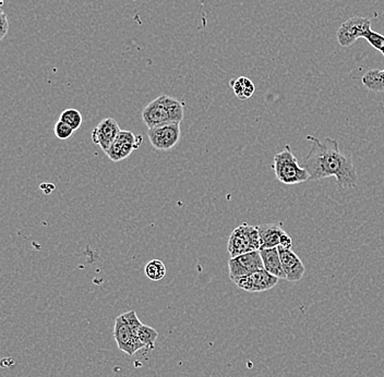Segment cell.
I'll use <instances>...</instances> for the list:
<instances>
[{
  "label": "cell",
  "mask_w": 384,
  "mask_h": 377,
  "mask_svg": "<svg viewBox=\"0 0 384 377\" xmlns=\"http://www.w3.org/2000/svg\"><path fill=\"white\" fill-rule=\"evenodd\" d=\"M280 279L273 276L272 273L265 269L254 271L248 276L235 280V284L240 289L245 290L247 293H259L272 289L278 284Z\"/></svg>",
  "instance_id": "obj_10"
},
{
  "label": "cell",
  "mask_w": 384,
  "mask_h": 377,
  "mask_svg": "<svg viewBox=\"0 0 384 377\" xmlns=\"http://www.w3.org/2000/svg\"><path fill=\"white\" fill-rule=\"evenodd\" d=\"M363 38H365L374 49L379 51L380 53H384V35L380 34V33L378 32H374V29H370L368 32L365 33Z\"/></svg>",
  "instance_id": "obj_20"
},
{
  "label": "cell",
  "mask_w": 384,
  "mask_h": 377,
  "mask_svg": "<svg viewBox=\"0 0 384 377\" xmlns=\"http://www.w3.org/2000/svg\"><path fill=\"white\" fill-rule=\"evenodd\" d=\"M280 247H285V249H291L293 247V241H291V236H288L287 234H284L283 238H282Z\"/></svg>",
  "instance_id": "obj_24"
},
{
  "label": "cell",
  "mask_w": 384,
  "mask_h": 377,
  "mask_svg": "<svg viewBox=\"0 0 384 377\" xmlns=\"http://www.w3.org/2000/svg\"><path fill=\"white\" fill-rule=\"evenodd\" d=\"M311 142L312 147L304 157V168L309 173V180L335 177L339 188H354L358 181L357 173L350 155L339 151V143L331 138H323L322 141L315 136H306Z\"/></svg>",
  "instance_id": "obj_1"
},
{
  "label": "cell",
  "mask_w": 384,
  "mask_h": 377,
  "mask_svg": "<svg viewBox=\"0 0 384 377\" xmlns=\"http://www.w3.org/2000/svg\"><path fill=\"white\" fill-rule=\"evenodd\" d=\"M260 253L263 260L264 269L272 273L273 276L278 277V279H286L278 247L263 249L260 250Z\"/></svg>",
  "instance_id": "obj_14"
},
{
  "label": "cell",
  "mask_w": 384,
  "mask_h": 377,
  "mask_svg": "<svg viewBox=\"0 0 384 377\" xmlns=\"http://www.w3.org/2000/svg\"><path fill=\"white\" fill-rule=\"evenodd\" d=\"M143 143L142 136H136L131 131L121 130L110 149L105 153L112 162H118L130 156L132 151Z\"/></svg>",
  "instance_id": "obj_8"
},
{
  "label": "cell",
  "mask_w": 384,
  "mask_h": 377,
  "mask_svg": "<svg viewBox=\"0 0 384 377\" xmlns=\"http://www.w3.org/2000/svg\"><path fill=\"white\" fill-rule=\"evenodd\" d=\"M272 169L278 180L284 184H302L310 178L307 169L299 165L289 145H286L283 151L275 155Z\"/></svg>",
  "instance_id": "obj_3"
},
{
  "label": "cell",
  "mask_w": 384,
  "mask_h": 377,
  "mask_svg": "<svg viewBox=\"0 0 384 377\" xmlns=\"http://www.w3.org/2000/svg\"><path fill=\"white\" fill-rule=\"evenodd\" d=\"M120 127L114 118H106L101 120L99 125L94 127L92 132V141L101 147V151L106 153L112 147L120 133Z\"/></svg>",
  "instance_id": "obj_11"
},
{
  "label": "cell",
  "mask_w": 384,
  "mask_h": 377,
  "mask_svg": "<svg viewBox=\"0 0 384 377\" xmlns=\"http://www.w3.org/2000/svg\"><path fill=\"white\" fill-rule=\"evenodd\" d=\"M112 335H114V339L117 343L118 349L125 354H129V356H134L136 351L144 348V345L140 343V340L131 330L130 326H129L123 315L118 316L117 319H115V326H114Z\"/></svg>",
  "instance_id": "obj_9"
},
{
  "label": "cell",
  "mask_w": 384,
  "mask_h": 377,
  "mask_svg": "<svg viewBox=\"0 0 384 377\" xmlns=\"http://www.w3.org/2000/svg\"><path fill=\"white\" fill-rule=\"evenodd\" d=\"M258 250H260L259 226H251L243 223L234 229L227 245L230 258Z\"/></svg>",
  "instance_id": "obj_4"
},
{
  "label": "cell",
  "mask_w": 384,
  "mask_h": 377,
  "mask_svg": "<svg viewBox=\"0 0 384 377\" xmlns=\"http://www.w3.org/2000/svg\"><path fill=\"white\" fill-rule=\"evenodd\" d=\"M278 249L283 271L285 273L286 280L291 282H299L306 273V267H304L302 260L291 249H285L282 247H278Z\"/></svg>",
  "instance_id": "obj_12"
},
{
  "label": "cell",
  "mask_w": 384,
  "mask_h": 377,
  "mask_svg": "<svg viewBox=\"0 0 384 377\" xmlns=\"http://www.w3.org/2000/svg\"><path fill=\"white\" fill-rule=\"evenodd\" d=\"M228 269H230V278L232 282L248 276L254 271L263 269V260L260 250L245 253L236 258H230L228 260Z\"/></svg>",
  "instance_id": "obj_7"
},
{
  "label": "cell",
  "mask_w": 384,
  "mask_h": 377,
  "mask_svg": "<svg viewBox=\"0 0 384 377\" xmlns=\"http://www.w3.org/2000/svg\"><path fill=\"white\" fill-rule=\"evenodd\" d=\"M0 22H1V34H0V40H3L7 33L9 32V20L7 14L1 10L0 14Z\"/></svg>",
  "instance_id": "obj_23"
},
{
  "label": "cell",
  "mask_w": 384,
  "mask_h": 377,
  "mask_svg": "<svg viewBox=\"0 0 384 377\" xmlns=\"http://www.w3.org/2000/svg\"><path fill=\"white\" fill-rule=\"evenodd\" d=\"M184 116V104L168 95L155 99L142 112L144 125L149 129L166 123H182Z\"/></svg>",
  "instance_id": "obj_2"
},
{
  "label": "cell",
  "mask_w": 384,
  "mask_h": 377,
  "mask_svg": "<svg viewBox=\"0 0 384 377\" xmlns=\"http://www.w3.org/2000/svg\"><path fill=\"white\" fill-rule=\"evenodd\" d=\"M370 29V19L359 16H352L341 24L336 32V38L341 47H350L360 38H363Z\"/></svg>",
  "instance_id": "obj_5"
},
{
  "label": "cell",
  "mask_w": 384,
  "mask_h": 377,
  "mask_svg": "<svg viewBox=\"0 0 384 377\" xmlns=\"http://www.w3.org/2000/svg\"><path fill=\"white\" fill-rule=\"evenodd\" d=\"M285 234L280 225L265 223L259 226L260 250L280 247L282 238Z\"/></svg>",
  "instance_id": "obj_13"
},
{
  "label": "cell",
  "mask_w": 384,
  "mask_h": 377,
  "mask_svg": "<svg viewBox=\"0 0 384 377\" xmlns=\"http://www.w3.org/2000/svg\"><path fill=\"white\" fill-rule=\"evenodd\" d=\"M73 132H75V130L70 125L62 123L60 120L57 121L55 127H53V133H55V136L59 140H68V138H71Z\"/></svg>",
  "instance_id": "obj_21"
},
{
  "label": "cell",
  "mask_w": 384,
  "mask_h": 377,
  "mask_svg": "<svg viewBox=\"0 0 384 377\" xmlns=\"http://www.w3.org/2000/svg\"><path fill=\"white\" fill-rule=\"evenodd\" d=\"M363 84L365 88L374 93L384 92V69H372L365 72L363 77Z\"/></svg>",
  "instance_id": "obj_16"
},
{
  "label": "cell",
  "mask_w": 384,
  "mask_h": 377,
  "mask_svg": "<svg viewBox=\"0 0 384 377\" xmlns=\"http://www.w3.org/2000/svg\"><path fill=\"white\" fill-rule=\"evenodd\" d=\"M144 271L147 278L151 279L153 282H160L166 276L165 264L160 260H149L144 267Z\"/></svg>",
  "instance_id": "obj_18"
},
{
  "label": "cell",
  "mask_w": 384,
  "mask_h": 377,
  "mask_svg": "<svg viewBox=\"0 0 384 377\" xmlns=\"http://www.w3.org/2000/svg\"><path fill=\"white\" fill-rule=\"evenodd\" d=\"M147 136L152 147L158 151H168L180 140V123H166L147 129Z\"/></svg>",
  "instance_id": "obj_6"
},
{
  "label": "cell",
  "mask_w": 384,
  "mask_h": 377,
  "mask_svg": "<svg viewBox=\"0 0 384 377\" xmlns=\"http://www.w3.org/2000/svg\"><path fill=\"white\" fill-rule=\"evenodd\" d=\"M123 315L125 321H127V323H128L129 326H130L131 330H132L134 335L136 336L138 330H140V327L143 324H142L139 317L136 315V311H129L127 312V313L123 314Z\"/></svg>",
  "instance_id": "obj_22"
},
{
  "label": "cell",
  "mask_w": 384,
  "mask_h": 377,
  "mask_svg": "<svg viewBox=\"0 0 384 377\" xmlns=\"http://www.w3.org/2000/svg\"><path fill=\"white\" fill-rule=\"evenodd\" d=\"M230 88L234 90L236 97L245 101V99H250L251 96L254 95L256 92V85L254 82L245 77H239L237 79L230 82Z\"/></svg>",
  "instance_id": "obj_15"
},
{
  "label": "cell",
  "mask_w": 384,
  "mask_h": 377,
  "mask_svg": "<svg viewBox=\"0 0 384 377\" xmlns=\"http://www.w3.org/2000/svg\"><path fill=\"white\" fill-rule=\"evenodd\" d=\"M0 5H1V7H3V0H0Z\"/></svg>",
  "instance_id": "obj_25"
},
{
  "label": "cell",
  "mask_w": 384,
  "mask_h": 377,
  "mask_svg": "<svg viewBox=\"0 0 384 377\" xmlns=\"http://www.w3.org/2000/svg\"><path fill=\"white\" fill-rule=\"evenodd\" d=\"M59 120L62 123H67L73 130L77 131L82 125V114L77 109H66L60 114Z\"/></svg>",
  "instance_id": "obj_19"
},
{
  "label": "cell",
  "mask_w": 384,
  "mask_h": 377,
  "mask_svg": "<svg viewBox=\"0 0 384 377\" xmlns=\"http://www.w3.org/2000/svg\"><path fill=\"white\" fill-rule=\"evenodd\" d=\"M136 337L140 340V343L144 345V348L147 349V350H153L155 347V341H156L158 337V332L155 330L153 327L143 324L140 327V330H138Z\"/></svg>",
  "instance_id": "obj_17"
}]
</instances>
